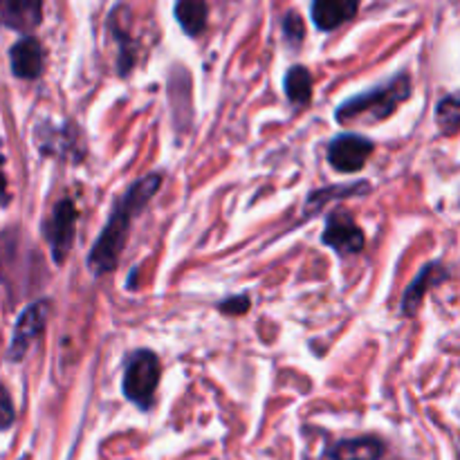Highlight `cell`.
<instances>
[{
  "mask_svg": "<svg viewBox=\"0 0 460 460\" xmlns=\"http://www.w3.org/2000/svg\"><path fill=\"white\" fill-rule=\"evenodd\" d=\"M162 187V175L151 173L135 182L119 200L112 207V214L108 218L106 227L102 229L99 238L94 241L93 250L88 256V268L94 277H103L111 274L117 268L124 252L126 241H128L130 225L144 211V207L153 200Z\"/></svg>",
  "mask_w": 460,
  "mask_h": 460,
  "instance_id": "6da1fadb",
  "label": "cell"
},
{
  "mask_svg": "<svg viewBox=\"0 0 460 460\" xmlns=\"http://www.w3.org/2000/svg\"><path fill=\"white\" fill-rule=\"evenodd\" d=\"M411 97V76L407 72H400L394 79L386 81L380 88L367 90L355 97L346 99L337 108L335 117L340 124H380L389 119L402 102Z\"/></svg>",
  "mask_w": 460,
  "mask_h": 460,
  "instance_id": "7a4b0ae2",
  "label": "cell"
},
{
  "mask_svg": "<svg viewBox=\"0 0 460 460\" xmlns=\"http://www.w3.org/2000/svg\"><path fill=\"white\" fill-rule=\"evenodd\" d=\"M160 376L162 364L153 350L142 349L130 355L124 368V380H121V391H124L126 400H130L142 411H148L153 407V400H155Z\"/></svg>",
  "mask_w": 460,
  "mask_h": 460,
  "instance_id": "3957f363",
  "label": "cell"
},
{
  "mask_svg": "<svg viewBox=\"0 0 460 460\" xmlns=\"http://www.w3.org/2000/svg\"><path fill=\"white\" fill-rule=\"evenodd\" d=\"M76 220H79V214H76V207L70 198L58 200L52 214L43 220V238L57 265H61L70 254L72 243H75Z\"/></svg>",
  "mask_w": 460,
  "mask_h": 460,
  "instance_id": "277c9868",
  "label": "cell"
},
{
  "mask_svg": "<svg viewBox=\"0 0 460 460\" xmlns=\"http://www.w3.org/2000/svg\"><path fill=\"white\" fill-rule=\"evenodd\" d=\"M322 241L323 245L332 247L340 256H350V254H359V252L364 250L367 236H364L362 227L355 223L353 216H350L349 211L335 209L328 214Z\"/></svg>",
  "mask_w": 460,
  "mask_h": 460,
  "instance_id": "5b68a950",
  "label": "cell"
},
{
  "mask_svg": "<svg viewBox=\"0 0 460 460\" xmlns=\"http://www.w3.org/2000/svg\"><path fill=\"white\" fill-rule=\"evenodd\" d=\"M373 151L376 146L364 135L341 133L328 144V162L340 173H358L367 166V160Z\"/></svg>",
  "mask_w": 460,
  "mask_h": 460,
  "instance_id": "8992f818",
  "label": "cell"
},
{
  "mask_svg": "<svg viewBox=\"0 0 460 460\" xmlns=\"http://www.w3.org/2000/svg\"><path fill=\"white\" fill-rule=\"evenodd\" d=\"M48 314H49V301L40 299L36 304L27 305L22 314L18 317L16 326H13L12 346H9V359L12 362H21L25 353L30 350L31 341L39 335H43L45 326H48Z\"/></svg>",
  "mask_w": 460,
  "mask_h": 460,
  "instance_id": "52a82bcc",
  "label": "cell"
},
{
  "mask_svg": "<svg viewBox=\"0 0 460 460\" xmlns=\"http://www.w3.org/2000/svg\"><path fill=\"white\" fill-rule=\"evenodd\" d=\"M43 21V0H0V25L31 31Z\"/></svg>",
  "mask_w": 460,
  "mask_h": 460,
  "instance_id": "ba28073f",
  "label": "cell"
},
{
  "mask_svg": "<svg viewBox=\"0 0 460 460\" xmlns=\"http://www.w3.org/2000/svg\"><path fill=\"white\" fill-rule=\"evenodd\" d=\"M9 61H12L13 76L18 79H39L43 75L45 54L34 36H25L18 40L9 52Z\"/></svg>",
  "mask_w": 460,
  "mask_h": 460,
  "instance_id": "9c48e42d",
  "label": "cell"
},
{
  "mask_svg": "<svg viewBox=\"0 0 460 460\" xmlns=\"http://www.w3.org/2000/svg\"><path fill=\"white\" fill-rule=\"evenodd\" d=\"M447 277H449V272L445 270L443 263H429L427 268H422L420 274L413 279L411 286H409L407 292H404L402 314L413 317V314L420 310V304H422V299H425L427 292H429L434 286H438L440 281H445Z\"/></svg>",
  "mask_w": 460,
  "mask_h": 460,
  "instance_id": "30bf717a",
  "label": "cell"
},
{
  "mask_svg": "<svg viewBox=\"0 0 460 460\" xmlns=\"http://www.w3.org/2000/svg\"><path fill=\"white\" fill-rule=\"evenodd\" d=\"M362 0H314L313 21L322 31H332L358 13Z\"/></svg>",
  "mask_w": 460,
  "mask_h": 460,
  "instance_id": "8fae6325",
  "label": "cell"
},
{
  "mask_svg": "<svg viewBox=\"0 0 460 460\" xmlns=\"http://www.w3.org/2000/svg\"><path fill=\"white\" fill-rule=\"evenodd\" d=\"M328 456H331V460H380L385 456V443L376 436L340 440L328 452Z\"/></svg>",
  "mask_w": 460,
  "mask_h": 460,
  "instance_id": "7c38bea8",
  "label": "cell"
},
{
  "mask_svg": "<svg viewBox=\"0 0 460 460\" xmlns=\"http://www.w3.org/2000/svg\"><path fill=\"white\" fill-rule=\"evenodd\" d=\"M207 0H175V18L189 36H198L207 27Z\"/></svg>",
  "mask_w": 460,
  "mask_h": 460,
  "instance_id": "4fadbf2b",
  "label": "cell"
},
{
  "mask_svg": "<svg viewBox=\"0 0 460 460\" xmlns=\"http://www.w3.org/2000/svg\"><path fill=\"white\" fill-rule=\"evenodd\" d=\"M283 88H286V97L295 106H305L313 97V75L308 72V67L292 66L283 79Z\"/></svg>",
  "mask_w": 460,
  "mask_h": 460,
  "instance_id": "5bb4252c",
  "label": "cell"
},
{
  "mask_svg": "<svg viewBox=\"0 0 460 460\" xmlns=\"http://www.w3.org/2000/svg\"><path fill=\"white\" fill-rule=\"evenodd\" d=\"M436 121H438L440 130L445 135H456L458 124H460V112H458V97L456 94H447L445 99H440L438 106H436Z\"/></svg>",
  "mask_w": 460,
  "mask_h": 460,
  "instance_id": "9a60e30c",
  "label": "cell"
},
{
  "mask_svg": "<svg viewBox=\"0 0 460 460\" xmlns=\"http://www.w3.org/2000/svg\"><path fill=\"white\" fill-rule=\"evenodd\" d=\"M304 34L305 27L299 13L288 12L286 18H283V39H286V43L296 48V45H301V40H304Z\"/></svg>",
  "mask_w": 460,
  "mask_h": 460,
  "instance_id": "2e32d148",
  "label": "cell"
},
{
  "mask_svg": "<svg viewBox=\"0 0 460 460\" xmlns=\"http://www.w3.org/2000/svg\"><path fill=\"white\" fill-rule=\"evenodd\" d=\"M218 310L223 314H232V317H238V314H245L247 310H250V295L229 296V299L220 301Z\"/></svg>",
  "mask_w": 460,
  "mask_h": 460,
  "instance_id": "e0dca14e",
  "label": "cell"
},
{
  "mask_svg": "<svg viewBox=\"0 0 460 460\" xmlns=\"http://www.w3.org/2000/svg\"><path fill=\"white\" fill-rule=\"evenodd\" d=\"M13 418H16V413H13L12 398H9L7 389L0 385V431L9 429L13 425Z\"/></svg>",
  "mask_w": 460,
  "mask_h": 460,
  "instance_id": "ac0fdd59",
  "label": "cell"
},
{
  "mask_svg": "<svg viewBox=\"0 0 460 460\" xmlns=\"http://www.w3.org/2000/svg\"><path fill=\"white\" fill-rule=\"evenodd\" d=\"M4 157L3 153H0V207H4L9 202V196H7V178H4Z\"/></svg>",
  "mask_w": 460,
  "mask_h": 460,
  "instance_id": "d6986e66",
  "label": "cell"
}]
</instances>
